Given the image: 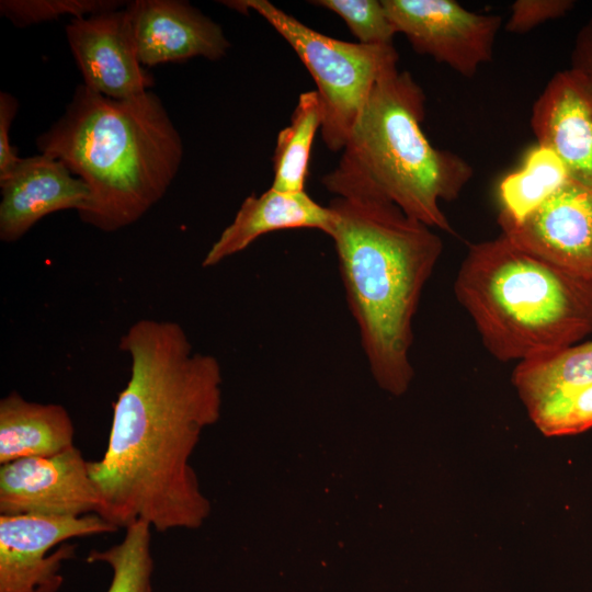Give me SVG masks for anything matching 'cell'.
I'll list each match as a JSON object with an SVG mask.
<instances>
[{
  "instance_id": "1",
  "label": "cell",
  "mask_w": 592,
  "mask_h": 592,
  "mask_svg": "<svg viewBox=\"0 0 592 592\" xmlns=\"http://www.w3.org/2000/svg\"><path fill=\"white\" fill-rule=\"evenodd\" d=\"M118 349L130 358V377L114 402L106 449L89 462L99 515L117 528L136 521L161 533L195 526L206 505L187 460L218 417L219 363L194 351L172 320L135 321Z\"/></svg>"
},
{
  "instance_id": "2",
  "label": "cell",
  "mask_w": 592,
  "mask_h": 592,
  "mask_svg": "<svg viewBox=\"0 0 592 592\" xmlns=\"http://www.w3.org/2000/svg\"><path fill=\"white\" fill-rule=\"evenodd\" d=\"M36 146L87 184L78 216L104 232L134 224L156 205L183 159L181 135L157 94L117 100L83 83Z\"/></svg>"
},
{
  "instance_id": "3",
  "label": "cell",
  "mask_w": 592,
  "mask_h": 592,
  "mask_svg": "<svg viewBox=\"0 0 592 592\" xmlns=\"http://www.w3.org/2000/svg\"><path fill=\"white\" fill-rule=\"evenodd\" d=\"M328 206L329 237L365 357L378 383L400 394L413 375V318L442 239L384 198L335 197Z\"/></svg>"
},
{
  "instance_id": "4",
  "label": "cell",
  "mask_w": 592,
  "mask_h": 592,
  "mask_svg": "<svg viewBox=\"0 0 592 592\" xmlns=\"http://www.w3.org/2000/svg\"><path fill=\"white\" fill-rule=\"evenodd\" d=\"M425 95L412 76L394 68L374 86L342 149L322 179L337 197L384 198L424 225L452 231L440 207L456 200L471 179L458 155L424 135Z\"/></svg>"
},
{
  "instance_id": "5",
  "label": "cell",
  "mask_w": 592,
  "mask_h": 592,
  "mask_svg": "<svg viewBox=\"0 0 592 592\" xmlns=\"http://www.w3.org/2000/svg\"><path fill=\"white\" fill-rule=\"evenodd\" d=\"M454 292L487 351L502 362L550 355L592 333V280L521 249L502 234L469 246Z\"/></svg>"
},
{
  "instance_id": "6",
  "label": "cell",
  "mask_w": 592,
  "mask_h": 592,
  "mask_svg": "<svg viewBox=\"0 0 592 592\" xmlns=\"http://www.w3.org/2000/svg\"><path fill=\"white\" fill-rule=\"evenodd\" d=\"M220 2L243 14L254 11L292 46L316 82L325 145L342 151L374 86L397 67L394 45H363L327 36L267 0Z\"/></svg>"
},
{
  "instance_id": "7",
  "label": "cell",
  "mask_w": 592,
  "mask_h": 592,
  "mask_svg": "<svg viewBox=\"0 0 592 592\" xmlns=\"http://www.w3.org/2000/svg\"><path fill=\"white\" fill-rule=\"evenodd\" d=\"M397 33L413 49L464 77L492 59L502 23L497 14L469 11L454 0H382Z\"/></svg>"
},
{
  "instance_id": "8",
  "label": "cell",
  "mask_w": 592,
  "mask_h": 592,
  "mask_svg": "<svg viewBox=\"0 0 592 592\" xmlns=\"http://www.w3.org/2000/svg\"><path fill=\"white\" fill-rule=\"evenodd\" d=\"M117 527L91 513L82 516L0 514V592H34L56 577L76 546L71 538L113 533Z\"/></svg>"
},
{
  "instance_id": "9",
  "label": "cell",
  "mask_w": 592,
  "mask_h": 592,
  "mask_svg": "<svg viewBox=\"0 0 592 592\" xmlns=\"http://www.w3.org/2000/svg\"><path fill=\"white\" fill-rule=\"evenodd\" d=\"M101 509L89 460L76 446L0 465V514L76 517L99 515Z\"/></svg>"
},
{
  "instance_id": "10",
  "label": "cell",
  "mask_w": 592,
  "mask_h": 592,
  "mask_svg": "<svg viewBox=\"0 0 592 592\" xmlns=\"http://www.w3.org/2000/svg\"><path fill=\"white\" fill-rule=\"evenodd\" d=\"M498 223L521 249L592 280V189L569 179L521 220L499 214Z\"/></svg>"
},
{
  "instance_id": "11",
  "label": "cell",
  "mask_w": 592,
  "mask_h": 592,
  "mask_svg": "<svg viewBox=\"0 0 592 592\" xmlns=\"http://www.w3.org/2000/svg\"><path fill=\"white\" fill-rule=\"evenodd\" d=\"M126 4L71 19L66 25L67 42L83 84L117 100L140 95L155 82L138 58Z\"/></svg>"
},
{
  "instance_id": "12",
  "label": "cell",
  "mask_w": 592,
  "mask_h": 592,
  "mask_svg": "<svg viewBox=\"0 0 592 592\" xmlns=\"http://www.w3.org/2000/svg\"><path fill=\"white\" fill-rule=\"evenodd\" d=\"M531 126L569 179L592 189V81L571 67L555 73L533 105Z\"/></svg>"
},
{
  "instance_id": "13",
  "label": "cell",
  "mask_w": 592,
  "mask_h": 592,
  "mask_svg": "<svg viewBox=\"0 0 592 592\" xmlns=\"http://www.w3.org/2000/svg\"><path fill=\"white\" fill-rule=\"evenodd\" d=\"M126 8L144 67L195 57L218 60L231 46L221 26L186 1L135 0Z\"/></svg>"
},
{
  "instance_id": "14",
  "label": "cell",
  "mask_w": 592,
  "mask_h": 592,
  "mask_svg": "<svg viewBox=\"0 0 592 592\" xmlns=\"http://www.w3.org/2000/svg\"><path fill=\"white\" fill-rule=\"evenodd\" d=\"M0 239H21L45 216L67 209L77 213L89 198L87 184L59 160L39 153L22 158L11 175L0 182Z\"/></svg>"
},
{
  "instance_id": "15",
  "label": "cell",
  "mask_w": 592,
  "mask_h": 592,
  "mask_svg": "<svg viewBox=\"0 0 592 592\" xmlns=\"http://www.w3.org/2000/svg\"><path fill=\"white\" fill-rule=\"evenodd\" d=\"M333 214L306 191L284 192L270 187L242 202L232 221L221 231L205 254L202 266L210 267L235 255L258 238L285 229H317L329 236Z\"/></svg>"
},
{
  "instance_id": "16",
  "label": "cell",
  "mask_w": 592,
  "mask_h": 592,
  "mask_svg": "<svg viewBox=\"0 0 592 592\" xmlns=\"http://www.w3.org/2000/svg\"><path fill=\"white\" fill-rule=\"evenodd\" d=\"M73 439L64 406L30 401L15 390L0 400V465L59 454L75 446Z\"/></svg>"
},
{
  "instance_id": "17",
  "label": "cell",
  "mask_w": 592,
  "mask_h": 592,
  "mask_svg": "<svg viewBox=\"0 0 592 592\" xmlns=\"http://www.w3.org/2000/svg\"><path fill=\"white\" fill-rule=\"evenodd\" d=\"M512 383L526 408L556 392L592 384V341L520 362Z\"/></svg>"
},
{
  "instance_id": "18",
  "label": "cell",
  "mask_w": 592,
  "mask_h": 592,
  "mask_svg": "<svg viewBox=\"0 0 592 592\" xmlns=\"http://www.w3.org/2000/svg\"><path fill=\"white\" fill-rule=\"evenodd\" d=\"M322 125L317 91L303 92L288 126L276 138L271 187L284 192L305 191L314 139Z\"/></svg>"
},
{
  "instance_id": "19",
  "label": "cell",
  "mask_w": 592,
  "mask_h": 592,
  "mask_svg": "<svg viewBox=\"0 0 592 592\" xmlns=\"http://www.w3.org/2000/svg\"><path fill=\"white\" fill-rule=\"evenodd\" d=\"M569 180L561 160L548 148L535 146L522 167L499 185V214L521 220Z\"/></svg>"
},
{
  "instance_id": "20",
  "label": "cell",
  "mask_w": 592,
  "mask_h": 592,
  "mask_svg": "<svg viewBox=\"0 0 592 592\" xmlns=\"http://www.w3.org/2000/svg\"><path fill=\"white\" fill-rule=\"evenodd\" d=\"M125 528L124 538L118 544L104 550H91L87 561L103 562L112 569L106 592H152V528L144 521H136Z\"/></svg>"
},
{
  "instance_id": "21",
  "label": "cell",
  "mask_w": 592,
  "mask_h": 592,
  "mask_svg": "<svg viewBox=\"0 0 592 592\" xmlns=\"http://www.w3.org/2000/svg\"><path fill=\"white\" fill-rule=\"evenodd\" d=\"M545 436H563L592 428V384L556 392L526 408Z\"/></svg>"
},
{
  "instance_id": "22",
  "label": "cell",
  "mask_w": 592,
  "mask_h": 592,
  "mask_svg": "<svg viewBox=\"0 0 592 592\" xmlns=\"http://www.w3.org/2000/svg\"><path fill=\"white\" fill-rule=\"evenodd\" d=\"M311 4L339 15L360 44L372 46L394 45L397 34L383 1L378 0H316Z\"/></svg>"
},
{
  "instance_id": "23",
  "label": "cell",
  "mask_w": 592,
  "mask_h": 592,
  "mask_svg": "<svg viewBox=\"0 0 592 592\" xmlns=\"http://www.w3.org/2000/svg\"><path fill=\"white\" fill-rule=\"evenodd\" d=\"M125 4L118 0H1L0 14L18 27H26L65 15L86 18Z\"/></svg>"
},
{
  "instance_id": "24",
  "label": "cell",
  "mask_w": 592,
  "mask_h": 592,
  "mask_svg": "<svg viewBox=\"0 0 592 592\" xmlns=\"http://www.w3.org/2000/svg\"><path fill=\"white\" fill-rule=\"evenodd\" d=\"M574 5L571 0H516L505 24L510 33L522 34L549 20L558 19Z\"/></svg>"
},
{
  "instance_id": "25",
  "label": "cell",
  "mask_w": 592,
  "mask_h": 592,
  "mask_svg": "<svg viewBox=\"0 0 592 592\" xmlns=\"http://www.w3.org/2000/svg\"><path fill=\"white\" fill-rule=\"evenodd\" d=\"M18 107L19 102L12 94L0 92V182L11 175L22 159L10 143V128Z\"/></svg>"
},
{
  "instance_id": "26",
  "label": "cell",
  "mask_w": 592,
  "mask_h": 592,
  "mask_svg": "<svg viewBox=\"0 0 592 592\" xmlns=\"http://www.w3.org/2000/svg\"><path fill=\"white\" fill-rule=\"evenodd\" d=\"M571 68L592 81V19L579 31L572 55Z\"/></svg>"
},
{
  "instance_id": "27",
  "label": "cell",
  "mask_w": 592,
  "mask_h": 592,
  "mask_svg": "<svg viewBox=\"0 0 592 592\" xmlns=\"http://www.w3.org/2000/svg\"><path fill=\"white\" fill-rule=\"evenodd\" d=\"M64 578L61 574H57L48 582L39 585L34 592H57L61 587Z\"/></svg>"
}]
</instances>
